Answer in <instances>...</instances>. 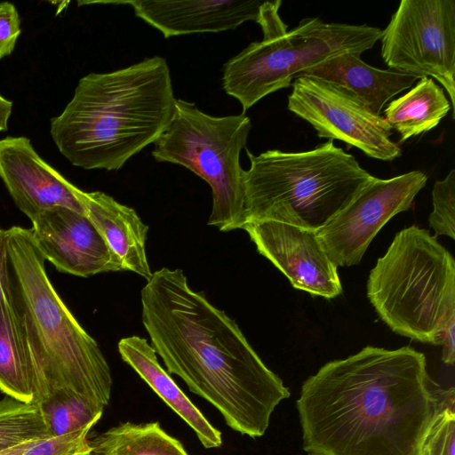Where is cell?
<instances>
[{"label": "cell", "mask_w": 455, "mask_h": 455, "mask_svg": "<svg viewBox=\"0 0 455 455\" xmlns=\"http://www.w3.org/2000/svg\"><path fill=\"white\" fill-rule=\"evenodd\" d=\"M423 353L367 346L307 378L296 401L307 455H420L440 390Z\"/></svg>", "instance_id": "obj_1"}, {"label": "cell", "mask_w": 455, "mask_h": 455, "mask_svg": "<svg viewBox=\"0 0 455 455\" xmlns=\"http://www.w3.org/2000/svg\"><path fill=\"white\" fill-rule=\"evenodd\" d=\"M140 295L143 326L169 374L213 405L229 427L262 436L291 394L235 321L193 290L180 268L153 272Z\"/></svg>", "instance_id": "obj_2"}, {"label": "cell", "mask_w": 455, "mask_h": 455, "mask_svg": "<svg viewBox=\"0 0 455 455\" xmlns=\"http://www.w3.org/2000/svg\"><path fill=\"white\" fill-rule=\"evenodd\" d=\"M177 99L165 59L83 76L64 110L51 120L60 152L75 166L118 171L154 143L171 122Z\"/></svg>", "instance_id": "obj_3"}, {"label": "cell", "mask_w": 455, "mask_h": 455, "mask_svg": "<svg viewBox=\"0 0 455 455\" xmlns=\"http://www.w3.org/2000/svg\"><path fill=\"white\" fill-rule=\"evenodd\" d=\"M7 233L11 295L33 371L32 403L68 390L105 407L112 377L97 341L54 289L31 230L13 226Z\"/></svg>", "instance_id": "obj_4"}, {"label": "cell", "mask_w": 455, "mask_h": 455, "mask_svg": "<svg viewBox=\"0 0 455 455\" xmlns=\"http://www.w3.org/2000/svg\"><path fill=\"white\" fill-rule=\"evenodd\" d=\"M246 223L274 220L317 231L341 212L371 180L350 154L333 140L303 152L246 149Z\"/></svg>", "instance_id": "obj_5"}, {"label": "cell", "mask_w": 455, "mask_h": 455, "mask_svg": "<svg viewBox=\"0 0 455 455\" xmlns=\"http://www.w3.org/2000/svg\"><path fill=\"white\" fill-rule=\"evenodd\" d=\"M367 297L394 332L439 345L455 322L453 256L427 230L403 228L371 270Z\"/></svg>", "instance_id": "obj_6"}, {"label": "cell", "mask_w": 455, "mask_h": 455, "mask_svg": "<svg viewBox=\"0 0 455 455\" xmlns=\"http://www.w3.org/2000/svg\"><path fill=\"white\" fill-rule=\"evenodd\" d=\"M251 129V119L244 113L213 116L193 102L177 99L171 122L154 142L151 154L156 162L181 165L211 187L208 225L220 231L243 228L246 224L245 171L240 154Z\"/></svg>", "instance_id": "obj_7"}, {"label": "cell", "mask_w": 455, "mask_h": 455, "mask_svg": "<svg viewBox=\"0 0 455 455\" xmlns=\"http://www.w3.org/2000/svg\"><path fill=\"white\" fill-rule=\"evenodd\" d=\"M262 32V41L250 44L223 67V89L240 102L243 113L267 95L289 87L309 67L344 52L361 56L380 39L382 30L306 18L290 31L281 21Z\"/></svg>", "instance_id": "obj_8"}, {"label": "cell", "mask_w": 455, "mask_h": 455, "mask_svg": "<svg viewBox=\"0 0 455 455\" xmlns=\"http://www.w3.org/2000/svg\"><path fill=\"white\" fill-rule=\"evenodd\" d=\"M379 40L390 69L438 81L454 113V0H402Z\"/></svg>", "instance_id": "obj_9"}, {"label": "cell", "mask_w": 455, "mask_h": 455, "mask_svg": "<svg viewBox=\"0 0 455 455\" xmlns=\"http://www.w3.org/2000/svg\"><path fill=\"white\" fill-rule=\"evenodd\" d=\"M288 109L309 123L319 138L339 140L366 156L393 161L402 154L392 128L357 99L321 79L301 76L292 82Z\"/></svg>", "instance_id": "obj_10"}, {"label": "cell", "mask_w": 455, "mask_h": 455, "mask_svg": "<svg viewBox=\"0 0 455 455\" xmlns=\"http://www.w3.org/2000/svg\"><path fill=\"white\" fill-rule=\"evenodd\" d=\"M427 176L411 171L389 179L372 176L355 197L329 223L316 231L337 267L360 263L368 246L395 215L409 210Z\"/></svg>", "instance_id": "obj_11"}, {"label": "cell", "mask_w": 455, "mask_h": 455, "mask_svg": "<svg viewBox=\"0 0 455 455\" xmlns=\"http://www.w3.org/2000/svg\"><path fill=\"white\" fill-rule=\"evenodd\" d=\"M243 229L259 253L272 262L293 288L325 299L342 293L338 267L315 231L274 220L249 221Z\"/></svg>", "instance_id": "obj_12"}, {"label": "cell", "mask_w": 455, "mask_h": 455, "mask_svg": "<svg viewBox=\"0 0 455 455\" xmlns=\"http://www.w3.org/2000/svg\"><path fill=\"white\" fill-rule=\"evenodd\" d=\"M31 222L30 230L40 252L58 271L88 277L124 270L86 214L59 206L42 212Z\"/></svg>", "instance_id": "obj_13"}, {"label": "cell", "mask_w": 455, "mask_h": 455, "mask_svg": "<svg viewBox=\"0 0 455 455\" xmlns=\"http://www.w3.org/2000/svg\"><path fill=\"white\" fill-rule=\"evenodd\" d=\"M0 180L31 221L59 206L86 214L85 192L45 162L27 137L0 140Z\"/></svg>", "instance_id": "obj_14"}, {"label": "cell", "mask_w": 455, "mask_h": 455, "mask_svg": "<svg viewBox=\"0 0 455 455\" xmlns=\"http://www.w3.org/2000/svg\"><path fill=\"white\" fill-rule=\"evenodd\" d=\"M129 4L137 17L160 31L164 38L235 29L243 22L258 21L259 0L108 1Z\"/></svg>", "instance_id": "obj_15"}, {"label": "cell", "mask_w": 455, "mask_h": 455, "mask_svg": "<svg viewBox=\"0 0 455 455\" xmlns=\"http://www.w3.org/2000/svg\"><path fill=\"white\" fill-rule=\"evenodd\" d=\"M301 76H313L336 85L379 116L387 101L420 79L394 69L374 68L351 52L323 60L306 68L297 77Z\"/></svg>", "instance_id": "obj_16"}, {"label": "cell", "mask_w": 455, "mask_h": 455, "mask_svg": "<svg viewBox=\"0 0 455 455\" xmlns=\"http://www.w3.org/2000/svg\"><path fill=\"white\" fill-rule=\"evenodd\" d=\"M84 203L88 218L118 256L124 270L148 280L152 275L146 251L148 226L133 208L104 192H85Z\"/></svg>", "instance_id": "obj_17"}, {"label": "cell", "mask_w": 455, "mask_h": 455, "mask_svg": "<svg viewBox=\"0 0 455 455\" xmlns=\"http://www.w3.org/2000/svg\"><path fill=\"white\" fill-rule=\"evenodd\" d=\"M117 347L122 359L194 430L204 448L221 446L220 431L207 420L160 365L156 350L147 339L126 337L119 340Z\"/></svg>", "instance_id": "obj_18"}, {"label": "cell", "mask_w": 455, "mask_h": 455, "mask_svg": "<svg viewBox=\"0 0 455 455\" xmlns=\"http://www.w3.org/2000/svg\"><path fill=\"white\" fill-rule=\"evenodd\" d=\"M451 108L443 87L425 76L403 96L391 100L383 117L400 134L399 142H403L435 128Z\"/></svg>", "instance_id": "obj_19"}, {"label": "cell", "mask_w": 455, "mask_h": 455, "mask_svg": "<svg viewBox=\"0 0 455 455\" xmlns=\"http://www.w3.org/2000/svg\"><path fill=\"white\" fill-rule=\"evenodd\" d=\"M0 391L32 403L34 379L12 295L0 307Z\"/></svg>", "instance_id": "obj_20"}, {"label": "cell", "mask_w": 455, "mask_h": 455, "mask_svg": "<svg viewBox=\"0 0 455 455\" xmlns=\"http://www.w3.org/2000/svg\"><path fill=\"white\" fill-rule=\"evenodd\" d=\"M89 455H188L182 443L158 422H126L90 440Z\"/></svg>", "instance_id": "obj_21"}, {"label": "cell", "mask_w": 455, "mask_h": 455, "mask_svg": "<svg viewBox=\"0 0 455 455\" xmlns=\"http://www.w3.org/2000/svg\"><path fill=\"white\" fill-rule=\"evenodd\" d=\"M37 406L52 437L92 428L104 411L103 406L68 390L54 393Z\"/></svg>", "instance_id": "obj_22"}, {"label": "cell", "mask_w": 455, "mask_h": 455, "mask_svg": "<svg viewBox=\"0 0 455 455\" xmlns=\"http://www.w3.org/2000/svg\"><path fill=\"white\" fill-rule=\"evenodd\" d=\"M49 437L37 405L7 395L0 400V452Z\"/></svg>", "instance_id": "obj_23"}, {"label": "cell", "mask_w": 455, "mask_h": 455, "mask_svg": "<svg viewBox=\"0 0 455 455\" xmlns=\"http://www.w3.org/2000/svg\"><path fill=\"white\" fill-rule=\"evenodd\" d=\"M454 387L439 391L436 411L424 439L420 455H454Z\"/></svg>", "instance_id": "obj_24"}, {"label": "cell", "mask_w": 455, "mask_h": 455, "mask_svg": "<svg viewBox=\"0 0 455 455\" xmlns=\"http://www.w3.org/2000/svg\"><path fill=\"white\" fill-rule=\"evenodd\" d=\"M433 211L428 217L435 238L447 235L455 239V170L443 180H435L432 191Z\"/></svg>", "instance_id": "obj_25"}, {"label": "cell", "mask_w": 455, "mask_h": 455, "mask_svg": "<svg viewBox=\"0 0 455 455\" xmlns=\"http://www.w3.org/2000/svg\"><path fill=\"white\" fill-rule=\"evenodd\" d=\"M91 429L88 427L65 435L39 440L23 455H89L92 450L88 439Z\"/></svg>", "instance_id": "obj_26"}, {"label": "cell", "mask_w": 455, "mask_h": 455, "mask_svg": "<svg viewBox=\"0 0 455 455\" xmlns=\"http://www.w3.org/2000/svg\"><path fill=\"white\" fill-rule=\"evenodd\" d=\"M20 33V18L14 4L0 3V60L14 51Z\"/></svg>", "instance_id": "obj_27"}, {"label": "cell", "mask_w": 455, "mask_h": 455, "mask_svg": "<svg viewBox=\"0 0 455 455\" xmlns=\"http://www.w3.org/2000/svg\"><path fill=\"white\" fill-rule=\"evenodd\" d=\"M11 275L7 229L0 228V307L10 298Z\"/></svg>", "instance_id": "obj_28"}, {"label": "cell", "mask_w": 455, "mask_h": 455, "mask_svg": "<svg viewBox=\"0 0 455 455\" xmlns=\"http://www.w3.org/2000/svg\"><path fill=\"white\" fill-rule=\"evenodd\" d=\"M455 322H451L440 336L439 345L443 346L442 361L447 365L455 362Z\"/></svg>", "instance_id": "obj_29"}, {"label": "cell", "mask_w": 455, "mask_h": 455, "mask_svg": "<svg viewBox=\"0 0 455 455\" xmlns=\"http://www.w3.org/2000/svg\"><path fill=\"white\" fill-rule=\"evenodd\" d=\"M12 111V102L0 95V132L8 129V121Z\"/></svg>", "instance_id": "obj_30"}]
</instances>
